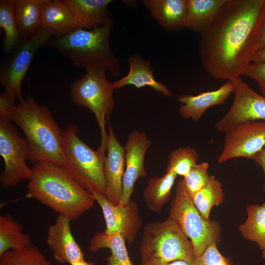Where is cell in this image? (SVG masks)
Listing matches in <instances>:
<instances>
[{
  "mask_svg": "<svg viewBox=\"0 0 265 265\" xmlns=\"http://www.w3.org/2000/svg\"><path fill=\"white\" fill-rule=\"evenodd\" d=\"M78 129L69 123L63 131L62 148L65 159L63 168L79 184L91 193L105 195L104 161L106 151H97L80 139Z\"/></svg>",
  "mask_w": 265,
  "mask_h": 265,
  "instance_id": "6",
  "label": "cell"
},
{
  "mask_svg": "<svg viewBox=\"0 0 265 265\" xmlns=\"http://www.w3.org/2000/svg\"><path fill=\"white\" fill-rule=\"evenodd\" d=\"M247 217L238 230L246 239L256 242L265 259V203L246 208Z\"/></svg>",
  "mask_w": 265,
  "mask_h": 265,
  "instance_id": "26",
  "label": "cell"
},
{
  "mask_svg": "<svg viewBox=\"0 0 265 265\" xmlns=\"http://www.w3.org/2000/svg\"><path fill=\"white\" fill-rule=\"evenodd\" d=\"M68 217L58 214L53 224L48 229L47 243L53 252L54 259L61 264L84 259V254L76 240Z\"/></svg>",
  "mask_w": 265,
  "mask_h": 265,
  "instance_id": "16",
  "label": "cell"
},
{
  "mask_svg": "<svg viewBox=\"0 0 265 265\" xmlns=\"http://www.w3.org/2000/svg\"><path fill=\"white\" fill-rule=\"evenodd\" d=\"M265 48V13L260 29L258 51Z\"/></svg>",
  "mask_w": 265,
  "mask_h": 265,
  "instance_id": "36",
  "label": "cell"
},
{
  "mask_svg": "<svg viewBox=\"0 0 265 265\" xmlns=\"http://www.w3.org/2000/svg\"><path fill=\"white\" fill-rule=\"evenodd\" d=\"M15 0H0V27L4 32L3 50L14 51L23 40L14 14Z\"/></svg>",
  "mask_w": 265,
  "mask_h": 265,
  "instance_id": "29",
  "label": "cell"
},
{
  "mask_svg": "<svg viewBox=\"0 0 265 265\" xmlns=\"http://www.w3.org/2000/svg\"><path fill=\"white\" fill-rule=\"evenodd\" d=\"M227 0H186V26L201 34L217 18Z\"/></svg>",
  "mask_w": 265,
  "mask_h": 265,
  "instance_id": "21",
  "label": "cell"
},
{
  "mask_svg": "<svg viewBox=\"0 0 265 265\" xmlns=\"http://www.w3.org/2000/svg\"><path fill=\"white\" fill-rule=\"evenodd\" d=\"M89 248L92 252H97L102 248L109 249L111 254L106 258V265H133L129 255L125 240L119 233H97L90 241Z\"/></svg>",
  "mask_w": 265,
  "mask_h": 265,
  "instance_id": "25",
  "label": "cell"
},
{
  "mask_svg": "<svg viewBox=\"0 0 265 265\" xmlns=\"http://www.w3.org/2000/svg\"><path fill=\"white\" fill-rule=\"evenodd\" d=\"M7 119L16 124L25 134L29 146L28 160L31 163L48 161L64 166L63 131L46 106L29 96L15 106Z\"/></svg>",
  "mask_w": 265,
  "mask_h": 265,
  "instance_id": "3",
  "label": "cell"
},
{
  "mask_svg": "<svg viewBox=\"0 0 265 265\" xmlns=\"http://www.w3.org/2000/svg\"><path fill=\"white\" fill-rule=\"evenodd\" d=\"M70 265H94L92 262H87L85 259L74 262L70 264Z\"/></svg>",
  "mask_w": 265,
  "mask_h": 265,
  "instance_id": "38",
  "label": "cell"
},
{
  "mask_svg": "<svg viewBox=\"0 0 265 265\" xmlns=\"http://www.w3.org/2000/svg\"><path fill=\"white\" fill-rule=\"evenodd\" d=\"M242 75L254 80L257 82L262 95L265 97V62L252 63L244 71Z\"/></svg>",
  "mask_w": 265,
  "mask_h": 265,
  "instance_id": "34",
  "label": "cell"
},
{
  "mask_svg": "<svg viewBox=\"0 0 265 265\" xmlns=\"http://www.w3.org/2000/svg\"><path fill=\"white\" fill-rule=\"evenodd\" d=\"M21 224L9 214L0 216V256L10 250H16L31 244Z\"/></svg>",
  "mask_w": 265,
  "mask_h": 265,
  "instance_id": "27",
  "label": "cell"
},
{
  "mask_svg": "<svg viewBox=\"0 0 265 265\" xmlns=\"http://www.w3.org/2000/svg\"><path fill=\"white\" fill-rule=\"evenodd\" d=\"M234 90V82L227 80L215 90L202 92L196 95H181L178 99L182 104L179 113L186 119L198 122L209 108L223 105Z\"/></svg>",
  "mask_w": 265,
  "mask_h": 265,
  "instance_id": "17",
  "label": "cell"
},
{
  "mask_svg": "<svg viewBox=\"0 0 265 265\" xmlns=\"http://www.w3.org/2000/svg\"><path fill=\"white\" fill-rule=\"evenodd\" d=\"M32 168L26 197L35 199L71 221L92 208L95 200L61 167L39 161Z\"/></svg>",
  "mask_w": 265,
  "mask_h": 265,
  "instance_id": "2",
  "label": "cell"
},
{
  "mask_svg": "<svg viewBox=\"0 0 265 265\" xmlns=\"http://www.w3.org/2000/svg\"><path fill=\"white\" fill-rule=\"evenodd\" d=\"M219 163L235 158L253 159L265 148V121L248 122L236 125L225 133Z\"/></svg>",
  "mask_w": 265,
  "mask_h": 265,
  "instance_id": "12",
  "label": "cell"
},
{
  "mask_svg": "<svg viewBox=\"0 0 265 265\" xmlns=\"http://www.w3.org/2000/svg\"><path fill=\"white\" fill-rule=\"evenodd\" d=\"M168 218L178 225L191 241L195 258L200 256L210 244L219 242L221 228L219 223L206 220L201 216L188 194L183 179L177 184Z\"/></svg>",
  "mask_w": 265,
  "mask_h": 265,
  "instance_id": "7",
  "label": "cell"
},
{
  "mask_svg": "<svg viewBox=\"0 0 265 265\" xmlns=\"http://www.w3.org/2000/svg\"><path fill=\"white\" fill-rule=\"evenodd\" d=\"M151 145V141L144 132L133 131L128 136L124 147L125 170L120 203L123 205H127L130 201L137 179L147 175L144 159Z\"/></svg>",
  "mask_w": 265,
  "mask_h": 265,
  "instance_id": "14",
  "label": "cell"
},
{
  "mask_svg": "<svg viewBox=\"0 0 265 265\" xmlns=\"http://www.w3.org/2000/svg\"><path fill=\"white\" fill-rule=\"evenodd\" d=\"M209 168L208 162L197 163L182 179L185 186L192 199L208 183L211 176L209 174Z\"/></svg>",
  "mask_w": 265,
  "mask_h": 265,
  "instance_id": "32",
  "label": "cell"
},
{
  "mask_svg": "<svg viewBox=\"0 0 265 265\" xmlns=\"http://www.w3.org/2000/svg\"><path fill=\"white\" fill-rule=\"evenodd\" d=\"M95 201L101 207L107 235L119 233L129 244L132 243L142 225L138 205L130 200L126 205L112 204L104 194L92 193Z\"/></svg>",
  "mask_w": 265,
  "mask_h": 265,
  "instance_id": "13",
  "label": "cell"
},
{
  "mask_svg": "<svg viewBox=\"0 0 265 265\" xmlns=\"http://www.w3.org/2000/svg\"><path fill=\"white\" fill-rule=\"evenodd\" d=\"M265 13V0H227L200 34L199 56L209 74L231 81L242 75L258 50Z\"/></svg>",
  "mask_w": 265,
  "mask_h": 265,
  "instance_id": "1",
  "label": "cell"
},
{
  "mask_svg": "<svg viewBox=\"0 0 265 265\" xmlns=\"http://www.w3.org/2000/svg\"><path fill=\"white\" fill-rule=\"evenodd\" d=\"M165 265H190L186 261L182 260H177L170 263H168Z\"/></svg>",
  "mask_w": 265,
  "mask_h": 265,
  "instance_id": "39",
  "label": "cell"
},
{
  "mask_svg": "<svg viewBox=\"0 0 265 265\" xmlns=\"http://www.w3.org/2000/svg\"><path fill=\"white\" fill-rule=\"evenodd\" d=\"M47 0H15L14 14L22 39L41 27L42 9Z\"/></svg>",
  "mask_w": 265,
  "mask_h": 265,
  "instance_id": "24",
  "label": "cell"
},
{
  "mask_svg": "<svg viewBox=\"0 0 265 265\" xmlns=\"http://www.w3.org/2000/svg\"><path fill=\"white\" fill-rule=\"evenodd\" d=\"M142 2L163 29L174 31L186 28V0H144Z\"/></svg>",
  "mask_w": 265,
  "mask_h": 265,
  "instance_id": "18",
  "label": "cell"
},
{
  "mask_svg": "<svg viewBox=\"0 0 265 265\" xmlns=\"http://www.w3.org/2000/svg\"><path fill=\"white\" fill-rule=\"evenodd\" d=\"M177 175L172 171H166L161 177H151L143 191L144 203L151 211L160 213L171 195V191Z\"/></svg>",
  "mask_w": 265,
  "mask_h": 265,
  "instance_id": "23",
  "label": "cell"
},
{
  "mask_svg": "<svg viewBox=\"0 0 265 265\" xmlns=\"http://www.w3.org/2000/svg\"><path fill=\"white\" fill-rule=\"evenodd\" d=\"M130 66L128 74L112 83L113 89H118L128 85L137 88L150 87L165 96H171L173 93L166 86L154 78L150 60L143 59L139 54L135 53L128 58Z\"/></svg>",
  "mask_w": 265,
  "mask_h": 265,
  "instance_id": "19",
  "label": "cell"
},
{
  "mask_svg": "<svg viewBox=\"0 0 265 265\" xmlns=\"http://www.w3.org/2000/svg\"><path fill=\"white\" fill-rule=\"evenodd\" d=\"M113 19L92 29L79 28L54 35L46 45L60 52L74 65L86 71L103 70L113 77L120 74V62L110 47Z\"/></svg>",
  "mask_w": 265,
  "mask_h": 265,
  "instance_id": "4",
  "label": "cell"
},
{
  "mask_svg": "<svg viewBox=\"0 0 265 265\" xmlns=\"http://www.w3.org/2000/svg\"><path fill=\"white\" fill-rule=\"evenodd\" d=\"M224 194L221 182L213 175H211L206 185L192 198L193 203L201 216L210 220L212 208L218 206L224 200Z\"/></svg>",
  "mask_w": 265,
  "mask_h": 265,
  "instance_id": "28",
  "label": "cell"
},
{
  "mask_svg": "<svg viewBox=\"0 0 265 265\" xmlns=\"http://www.w3.org/2000/svg\"><path fill=\"white\" fill-rule=\"evenodd\" d=\"M0 265H53L32 243L21 249L10 250L0 256Z\"/></svg>",
  "mask_w": 265,
  "mask_h": 265,
  "instance_id": "30",
  "label": "cell"
},
{
  "mask_svg": "<svg viewBox=\"0 0 265 265\" xmlns=\"http://www.w3.org/2000/svg\"><path fill=\"white\" fill-rule=\"evenodd\" d=\"M103 70H89L71 85L70 96L77 106L89 109L95 115L101 132L100 147L106 149L107 133L106 117L115 107L112 83L106 78Z\"/></svg>",
  "mask_w": 265,
  "mask_h": 265,
  "instance_id": "8",
  "label": "cell"
},
{
  "mask_svg": "<svg viewBox=\"0 0 265 265\" xmlns=\"http://www.w3.org/2000/svg\"><path fill=\"white\" fill-rule=\"evenodd\" d=\"M76 17L80 27L92 29L112 20L107 10L111 0H63Z\"/></svg>",
  "mask_w": 265,
  "mask_h": 265,
  "instance_id": "20",
  "label": "cell"
},
{
  "mask_svg": "<svg viewBox=\"0 0 265 265\" xmlns=\"http://www.w3.org/2000/svg\"><path fill=\"white\" fill-rule=\"evenodd\" d=\"M253 160L255 163L260 165L263 170L265 175V182L263 188L265 191V148L259 153Z\"/></svg>",
  "mask_w": 265,
  "mask_h": 265,
  "instance_id": "35",
  "label": "cell"
},
{
  "mask_svg": "<svg viewBox=\"0 0 265 265\" xmlns=\"http://www.w3.org/2000/svg\"><path fill=\"white\" fill-rule=\"evenodd\" d=\"M0 154L4 164L0 182L4 187H13L23 180H29L32 168L27 165L29 146L21 137L13 122L0 117Z\"/></svg>",
  "mask_w": 265,
  "mask_h": 265,
  "instance_id": "10",
  "label": "cell"
},
{
  "mask_svg": "<svg viewBox=\"0 0 265 265\" xmlns=\"http://www.w3.org/2000/svg\"><path fill=\"white\" fill-rule=\"evenodd\" d=\"M264 62H265V48L257 52L252 61L253 63Z\"/></svg>",
  "mask_w": 265,
  "mask_h": 265,
  "instance_id": "37",
  "label": "cell"
},
{
  "mask_svg": "<svg viewBox=\"0 0 265 265\" xmlns=\"http://www.w3.org/2000/svg\"><path fill=\"white\" fill-rule=\"evenodd\" d=\"M199 156L190 147H182L172 151L168 157L166 171H172L177 176L186 177L197 163Z\"/></svg>",
  "mask_w": 265,
  "mask_h": 265,
  "instance_id": "31",
  "label": "cell"
},
{
  "mask_svg": "<svg viewBox=\"0 0 265 265\" xmlns=\"http://www.w3.org/2000/svg\"><path fill=\"white\" fill-rule=\"evenodd\" d=\"M139 251L141 265H165L177 260L190 265L195 258L191 241L169 218L145 225Z\"/></svg>",
  "mask_w": 265,
  "mask_h": 265,
  "instance_id": "5",
  "label": "cell"
},
{
  "mask_svg": "<svg viewBox=\"0 0 265 265\" xmlns=\"http://www.w3.org/2000/svg\"><path fill=\"white\" fill-rule=\"evenodd\" d=\"M104 161L106 184L105 196L113 205L120 203L125 170V147L118 141L109 124Z\"/></svg>",
  "mask_w": 265,
  "mask_h": 265,
  "instance_id": "15",
  "label": "cell"
},
{
  "mask_svg": "<svg viewBox=\"0 0 265 265\" xmlns=\"http://www.w3.org/2000/svg\"><path fill=\"white\" fill-rule=\"evenodd\" d=\"M235 97L226 114L215 124V128L225 133L240 124L265 121V97L252 90L240 77L232 81Z\"/></svg>",
  "mask_w": 265,
  "mask_h": 265,
  "instance_id": "11",
  "label": "cell"
},
{
  "mask_svg": "<svg viewBox=\"0 0 265 265\" xmlns=\"http://www.w3.org/2000/svg\"><path fill=\"white\" fill-rule=\"evenodd\" d=\"M190 265H233L231 261L218 250L217 244H210L202 254L195 258Z\"/></svg>",
  "mask_w": 265,
  "mask_h": 265,
  "instance_id": "33",
  "label": "cell"
},
{
  "mask_svg": "<svg viewBox=\"0 0 265 265\" xmlns=\"http://www.w3.org/2000/svg\"><path fill=\"white\" fill-rule=\"evenodd\" d=\"M41 27L54 31L55 35L65 34L81 28L63 0H46L42 9Z\"/></svg>",
  "mask_w": 265,
  "mask_h": 265,
  "instance_id": "22",
  "label": "cell"
},
{
  "mask_svg": "<svg viewBox=\"0 0 265 265\" xmlns=\"http://www.w3.org/2000/svg\"><path fill=\"white\" fill-rule=\"evenodd\" d=\"M55 35L54 31L41 27L32 35L23 39L1 67L0 84L4 88V92L15 101L24 99L22 83L35 53Z\"/></svg>",
  "mask_w": 265,
  "mask_h": 265,
  "instance_id": "9",
  "label": "cell"
}]
</instances>
